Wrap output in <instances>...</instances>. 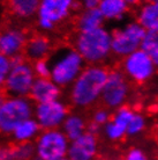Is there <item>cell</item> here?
<instances>
[{"instance_id": "obj_1", "label": "cell", "mask_w": 158, "mask_h": 160, "mask_svg": "<svg viewBox=\"0 0 158 160\" xmlns=\"http://www.w3.org/2000/svg\"><path fill=\"white\" fill-rule=\"evenodd\" d=\"M109 71L100 66H89L82 70L74 80L72 88V101L79 107H88L98 99L105 82Z\"/></svg>"}, {"instance_id": "obj_2", "label": "cell", "mask_w": 158, "mask_h": 160, "mask_svg": "<svg viewBox=\"0 0 158 160\" xmlns=\"http://www.w3.org/2000/svg\"><path fill=\"white\" fill-rule=\"evenodd\" d=\"M48 62L50 68V79L57 86H67L82 72L84 60L75 49L61 47L54 51Z\"/></svg>"}, {"instance_id": "obj_3", "label": "cell", "mask_w": 158, "mask_h": 160, "mask_svg": "<svg viewBox=\"0 0 158 160\" xmlns=\"http://www.w3.org/2000/svg\"><path fill=\"white\" fill-rule=\"evenodd\" d=\"M75 50L88 63L95 64L102 62L111 52V34L103 27L79 32L75 41Z\"/></svg>"}, {"instance_id": "obj_4", "label": "cell", "mask_w": 158, "mask_h": 160, "mask_svg": "<svg viewBox=\"0 0 158 160\" xmlns=\"http://www.w3.org/2000/svg\"><path fill=\"white\" fill-rule=\"evenodd\" d=\"M32 104L27 98H11L0 108V132L12 133L14 129L28 118H31Z\"/></svg>"}, {"instance_id": "obj_5", "label": "cell", "mask_w": 158, "mask_h": 160, "mask_svg": "<svg viewBox=\"0 0 158 160\" xmlns=\"http://www.w3.org/2000/svg\"><path fill=\"white\" fill-rule=\"evenodd\" d=\"M69 140L63 131L51 129L44 130L35 144L36 157L40 160H58L66 158Z\"/></svg>"}, {"instance_id": "obj_6", "label": "cell", "mask_w": 158, "mask_h": 160, "mask_svg": "<svg viewBox=\"0 0 158 160\" xmlns=\"http://www.w3.org/2000/svg\"><path fill=\"white\" fill-rule=\"evenodd\" d=\"M146 32L137 22H132L123 29L113 30L111 34V51L119 57H127L140 49Z\"/></svg>"}, {"instance_id": "obj_7", "label": "cell", "mask_w": 158, "mask_h": 160, "mask_svg": "<svg viewBox=\"0 0 158 160\" xmlns=\"http://www.w3.org/2000/svg\"><path fill=\"white\" fill-rule=\"evenodd\" d=\"M74 0H40L38 24L44 30H52L55 26L67 19L72 12Z\"/></svg>"}, {"instance_id": "obj_8", "label": "cell", "mask_w": 158, "mask_h": 160, "mask_svg": "<svg viewBox=\"0 0 158 160\" xmlns=\"http://www.w3.org/2000/svg\"><path fill=\"white\" fill-rule=\"evenodd\" d=\"M35 79L34 68L26 59L23 63L11 68L4 88L14 98H24L29 95Z\"/></svg>"}, {"instance_id": "obj_9", "label": "cell", "mask_w": 158, "mask_h": 160, "mask_svg": "<svg viewBox=\"0 0 158 160\" xmlns=\"http://www.w3.org/2000/svg\"><path fill=\"white\" fill-rule=\"evenodd\" d=\"M128 92L129 87L126 77L119 71H111L99 98L109 108H118L125 102Z\"/></svg>"}, {"instance_id": "obj_10", "label": "cell", "mask_w": 158, "mask_h": 160, "mask_svg": "<svg viewBox=\"0 0 158 160\" xmlns=\"http://www.w3.org/2000/svg\"><path fill=\"white\" fill-rule=\"evenodd\" d=\"M155 66L150 57L141 49L132 52L123 60L125 73L138 84L146 82L154 76Z\"/></svg>"}, {"instance_id": "obj_11", "label": "cell", "mask_w": 158, "mask_h": 160, "mask_svg": "<svg viewBox=\"0 0 158 160\" xmlns=\"http://www.w3.org/2000/svg\"><path fill=\"white\" fill-rule=\"evenodd\" d=\"M36 122L40 129L51 130L57 129L63 124L67 116L66 106L58 100L37 103L35 110Z\"/></svg>"}, {"instance_id": "obj_12", "label": "cell", "mask_w": 158, "mask_h": 160, "mask_svg": "<svg viewBox=\"0 0 158 160\" xmlns=\"http://www.w3.org/2000/svg\"><path fill=\"white\" fill-rule=\"evenodd\" d=\"M27 34L24 30L15 27L0 28V53L6 57H13L23 53L27 42Z\"/></svg>"}, {"instance_id": "obj_13", "label": "cell", "mask_w": 158, "mask_h": 160, "mask_svg": "<svg viewBox=\"0 0 158 160\" xmlns=\"http://www.w3.org/2000/svg\"><path fill=\"white\" fill-rule=\"evenodd\" d=\"M97 146L98 144L95 135L86 131L79 138L71 142L66 158L68 160H94L97 153Z\"/></svg>"}, {"instance_id": "obj_14", "label": "cell", "mask_w": 158, "mask_h": 160, "mask_svg": "<svg viewBox=\"0 0 158 160\" xmlns=\"http://www.w3.org/2000/svg\"><path fill=\"white\" fill-rule=\"evenodd\" d=\"M134 112L131 108L123 106L117 110L113 118L105 125V133L109 139L119 140L126 135L127 125L133 117Z\"/></svg>"}, {"instance_id": "obj_15", "label": "cell", "mask_w": 158, "mask_h": 160, "mask_svg": "<svg viewBox=\"0 0 158 160\" xmlns=\"http://www.w3.org/2000/svg\"><path fill=\"white\" fill-rule=\"evenodd\" d=\"M29 96L37 103L54 101L60 96V88L51 79L37 78L32 84Z\"/></svg>"}, {"instance_id": "obj_16", "label": "cell", "mask_w": 158, "mask_h": 160, "mask_svg": "<svg viewBox=\"0 0 158 160\" xmlns=\"http://www.w3.org/2000/svg\"><path fill=\"white\" fill-rule=\"evenodd\" d=\"M51 53V42L43 35L31 36L27 40L23 49V55L29 60L46 59Z\"/></svg>"}, {"instance_id": "obj_17", "label": "cell", "mask_w": 158, "mask_h": 160, "mask_svg": "<svg viewBox=\"0 0 158 160\" xmlns=\"http://www.w3.org/2000/svg\"><path fill=\"white\" fill-rule=\"evenodd\" d=\"M104 18L100 14L98 8H90L84 9L77 18L76 27L80 30V32H90L94 29H97L103 26Z\"/></svg>"}, {"instance_id": "obj_18", "label": "cell", "mask_w": 158, "mask_h": 160, "mask_svg": "<svg viewBox=\"0 0 158 160\" xmlns=\"http://www.w3.org/2000/svg\"><path fill=\"white\" fill-rule=\"evenodd\" d=\"M97 8L104 20H120L127 12L128 6L123 0H100Z\"/></svg>"}, {"instance_id": "obj_19", "label": "cell", "mask_w": 158, "mask_h": 160, "mask_svg": "<svg viewBox=\"0 0 158 160\" xmlns=\"http://www.w3.org/2000/svg\"><path fill=\"white\" fill-rule=\"evenodd\" d=\"M8 7L15 16L29 19L38 11L40 0H7Z\"/></svg>"}, {"instance_id": "obj_20", "label": "cell", "mask_w": 158, "mask_h": 160, "mask_svg": "<svg viewBox=\"0 0 158 160\" xmlns=\"http://www.w3.org/2000/svg\"><path fill=\"white\" fill-rule=\"evenodd\" d=\"M137 23L146 30H158V5L146 2L138 13Z\"/></svg>"}, {"instance_id": "obj_21", "label": "cell", "mask_w": 158, "mask_h": 160, "mask_svg": "<svg viewBox=\"0 0 158 160\" xmlns=\"http://www.w3.org/2000/svg\"><path fill=\"white\" fill-rule=\"evenodd\" d=\"M40 129V125L36 122V120L28 118L19 124L12 133L16 143H24V142H31L32 138H35L36 135L38 133Z\"/></svg>"}, {"instance_id": "obj_22", "label": "cell", "mask_w": 158, "mask_h": 160, "mask_svg": "<svg viewBox=\"0 0 158 160\" xmlns=\"http://www.w3.org/2000/svg\"><path fill=\"white\" fill-rule=\"evenodd\" d=\"M63 135L67 137L69 142H72L86 132V123L82 117L77 115H69L66 116L63 122Z\"/></svg>"}, {"instance_id": "obj_23", "label": "cell", "mask_w": 158, "mask_h": 160, "mask_svg": "<svg viewBox=\"0 0 158 160\" xmlns=\"http://www.w3.org/2000/svg\"><path fill=\"white\" fill-rule=\"evenodd\" d=\"M140 49L150 57L155 65L158 63V32L157 30H146Z\"/></svg>"}, {"instance_id": "obj_24", "label": "cell", "mask_w": 158, "mask_h": 160, "mask_svg": "<svg viewBox=\"0 0 158 160\" xmlns=\"http://www.w3.org/2000/svg\"><path fill=\"white\" fill-rule=\"evenodd\" d=\"M13 160H31L36 156L35 144L31 142L17 143L12 146Z\"/></svg>"}, {"instance_id": "obj_25", "label": "cell", "mask_w": 158, "mask_h": 160, "mask_svg": "<svg viewBox=\"0 0 158 160\" xmlns=\"http://www.w3.org/2000/svg\"><path fill=\"white\" fill-rule=\"evenodd\" d=\"M146 127V121H144V117L140 114H134L133 117L131 118L129 123L127 125V130L126 133L128 135H137L141 131H143V129Z\"/></svg>"}, {"instance_id": "obj_26", "label": "cell", "mask_w": 158, "mask_h": 160, "mask_svg": "<svg viewBox=\"0 0 158 160\" xmlns=\"http://www.w3.org/2000/svg\"><path fill=\"white\" fill-rule=\"evenodd\" d=\"M34 73L35 76L38 78H45V79H50V68H49L48 60L42 59L35 62L34 65Z\"/></svg>"}, {"instance_id": "obj_27", "label": "cell", "mask_w": 158, "mask_h": 160, "mask_svg": "<svg viewBox=\"0 0 158 160\" xmlns=\"http://www.w3.org/2000/svg\"><path fill=\"white\" fill-rule=\"evenodd\" d=\"M11 71L9 58L0 53V89L4 87L5 81L7 79L8 73Z\"/></svg>"}, {"instance_id": "obj_28", "label": "cell", "mask_w": 158, "mask_h": 160, "mask_svg": "<svg viewBox=\"0 0 158 160\" xmlns=\"http://www.w3.org/2000/svg\"><path fill=\"white\" fill-rule=\"evenodd\" d=\"M92 121L96 122L97 124H99V125H100V124H105L110 121V115H109V112H107L106 110L99 109V110H97V112H95Z\"/></svg>"}, {"instance_id": "obj_29", "label": "cell", "mask_w": 158, "mask_h": 160, "mask_svg": "<svg viewBox=\"0 0 158 160\" xmlns=\"http://www.w3.org/2000/svg\"><path fill=\"white\" fill-rule=\"evenodd\" d=\"M126 160H148L146 153L140 148H132L129 152L127 153Z\"/></svg>"}, {"instance_id": "obj_30", "label": "cell", "mask_w": 158, "mask_h": 160, "mask_svg": "<svg viewBox=\"0 0 158 160\" xmlns=\"http://www.w3.org/2000/svg\"><path fill=\"white\" fill-rule=\"evenodd\" d=\"M0 160H13L12 146H0Z\"/></svg>"}, {"instance_id": "obj_31", "label": "cell", "mask_w": 158, "mask_h": 160, "mask_svg": "<svg viewBox=\"0 0 158 160\" xmlns=\"http://www.w3.org/2000/svg\"><path fill=\"white\" fill-rule=\"evenodd\" d=\"M82 8L84 9H90V8H97L98 7L100 0H79Z\"/></svg>"}, {"instance_id": "obj_32", "label": "cell", "mask_w": 158, "mask_h": 160, "mask_svg": "<svg viewBox=\"0 0 158 160\" xmlns=\"http://www.w3.org/2000/svg\"><path fill=\"white\" fill-rule=\"evenodd\" d=\"M86 129H87V132L96 136V133L99 131V124H97L96 122H94V121H91L90 123L88 124V127H86Z\"/></svg>"}, {"instance_id": "obj_33", "label": "cell", "mask_w": 158, "mask_h": 160, "mask_svg": "<svg viewBox=\"0 0 158 160\" xmlns=\"http://www.w3.org/2000/svg\"><path fill=\"white\" fill-rule=\"evenodd\" d=\"M123 1L127 4V6H135V5L140 4L141 0H123Z\"/></svg>"}, {"instance_id": "obj_34", "label": "cell", "mask_w": 158, "mask_h": 160, "mask_svg": "<svg viewBox=\"0 0 158 160\" xmlns=\"http://www.w3.org/2000/svg\"><path fill=\"white\" fill-rule=\"evenodd\" d=\"M6 100V98H5L4 94H1L0 93V108H1V106H2V103H4V101Z\"/></svg>"}, {"instance_id": "obj_35", "label": "cell", "mask_w": 158, "mask_h": 160, "mask_svg": "<svg viewBox=\"0 0 158 160\" xmlns=\"http://www.w3.org/2000/svg\"><path fill=\"white\" fill-rule=\"evenodd\" d=\"M58 160H68L67 158H61V159H58Z\"/></svg>"}]
</instances>
